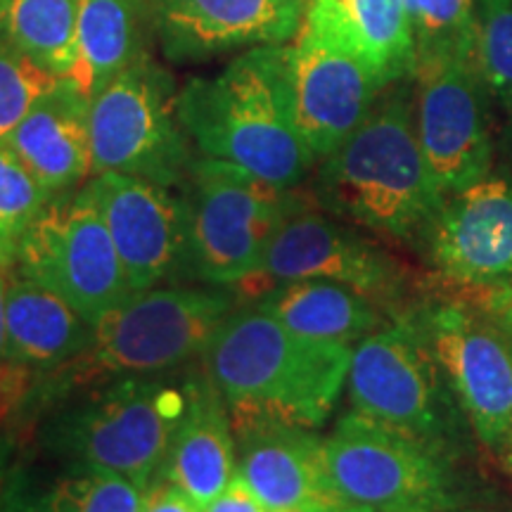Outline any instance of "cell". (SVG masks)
Here are the masks:
<instances>
[{
    "mask_svg": "<svg viewBox=\"0 0 512 512\" xmlns=\"http://www.w3.org/2000/svg\"><path fill=\"white\" fill-rule=\"evenodd\" d=\"M81 0H8L0 36L48 72L69 79L76 67Z\"/></svg>",
    "mask_w": 512,
    "mask_h": 512,
    "instance_id": "26",
    "label": "cell"
},
{
    "mask_svg": "<svg viewBox=\"0 0 512 512\" xmlns=\"http://www.w3.org/2000/svg\"><path fill=\"white\" fill-rule=\"evenodd\" d=\"M50 200L53 197L38 185L10 145L0 140V268L3 271L15 268L24 235Z\"/></svg>",
    "mask_w": 512,
    "mask_h": 512,
    "instance_id": "28",
    "label": "cell"
},
{
    "mask_svg": "<svg viewBox=\"0 0 512 512\" xmlns=\"http://www.w3.org/2000/svg\"><path fill=\"white\" fill-rule=\"evenodd\" d=\"M351 411L458 458L472 427L430 344L408 311L354 347L347 377Z\"/></svg>",
    "mask_w": 512,
    "mask_h": 512,
    "instance_id": "7",
    "label": "cell"
},
{
    "mask_svg": "<svg viewBox=\"0 0 512 512\" xmlns=\"http://www.w3.org/2000/svg\"><path fill=\"white\" fill-rule=\"evenodd\" d=\"M200 370H166L98 384L46 408L38 441L57 463L150 486L195 396Z\"/></svg>",
    "mask_w": 512,
    "mask_h": 512,
    "instance_id": "5",
    "label": "cell"
},
{
    "mask_svg": "<svg viewBox=\"0 0 512 512\" xmlns=\"http://www.w3.org/2000/svg\"><path fill=\"white\" fill-rule=\"evenodd\" d=\"M238 475V437L228 403L200 370L195 396L157 477L169 479L204 510Z\"/></svg>",
    "mask_w": 512,
    "mask_h": 512,
    "instance_id": "20",
    "label": "cell"
},
{
    "mask_svg": "<svg viewBox=\"0 0 512 512\" xmlns=\"http://www.w3.org/2000/svg\"><path fill=\"white\" fill-rule=\"evenodd\" d=\"M204 512H266V508L252 494V489L235 475L233 482L204 508Z\"/></svg>",
    "mask_w": 512,
    "mask_h": 512,
    "instance_id": "32",
    "label": "cell"
},
{
    "mask_svg": "<svg viewBox=\"0 0 512 512\" xmlns=\"http://www.w3.org/2000/svg\"><path fill=\"white\" fill-rule=\"evenodd\" d=\"M408 81L384 88L361 126L320 159L313 195L351 226L422 247L446 195L420 147Z\"/></svg>",
    "mask_w": 512,
    "mask_h": 512,
    "instance_id": "1",
    "label": "cell"
},
{
    "mask_svg": "<svg viewBox=\"0 0 512 512\" xmlns=\"http://www.w3.org/2000/svg\"><path fill=\"white\" fill-rule=\"evenodd\" d=\"M5 299H8V278L0 268V370L8 361V325H5Z\"/></svg>",
    "mask_w": 512,
    "mask_h": 512,
    "instance_id": "35",
    "label": "cell"
},
{
    "mask_svg": "<svg viewBox=\"0 0 512 512\" xmlns=\"http://www.w3.org/2000/svg\"><path fill=\"white\" fill-rule=\"evenodd\" d=\"M446 512H498V510H484V508H456V510H446Z\"/></svg>",
    "mask_w": 512,
    "mask_h": 512,
    "instance_id": "37",
    "label": "cell"
},
{
    "mask_svg": "<svg viewBox=\"0 0 512 512\" xmlns=\"http://www.w3.org/2000/svg\"><path fill=\"white\" fill-rule=\"evenodd\" d=\"M171 76L152 55L124 69L91 98L95 174H124L181 190L195 147L183 131Z\"/></svg>",
    "mask_w": 512,
    "mask_h": 512,
    "instance_id": "9",
    "label": "cell"
},
{
    "mask_svg": "<svg viewBox=\"0 0 512 512\" xmlns=\"http://www.w3.org/2000/svg\"><path fill=\"white\" fill-rule=\"evenodd\" d=\"M81 190L110 230L131 292L185 278L188 209L181 190L124 174H95Z\"/></svg>",
    "mask_w": 512,
    "mask_h": 512,
    "instance_id": "15",
    "label": "cell"
},
{
    "mask_svg": "<svg viewBox=\"0 0 512 512\" xmlns=\"http://www.w3.org/2000/svg\"><path fill=\"white\" fill-rule=\"evenodd\" d=\"M15 268L60 294L91 325L133 294L110 230L81 188L43 207Z\"/></svg>",
    "mask_w": 512,
    "mask_h": 512,
    "instance_id": "11",
    "label": "cell"
},
{
    "mask_svg": "<svg viewBox=\"0 0 512 512\" xmlns=\"http://www.w3.org/2000/svg\"><path fill=\"white\" fill-rule=\"evenodd\" d=\"M147 0H81L76 67L69 81L88 100L124 69L150 55Z\"/></svg>",
    "mask_w": 512,
    "mask_h": 512,
    "instance_id": "23",
    "label": "cell"
},
{
    "mask_svg": "<svg viewBox=\"0 0 512 512\" xmlns=\"http://www.w3.org/2000/svg\"><path fill=\"white\" fill-rule=\"evenodd\" d=\"M238 477L266 512H332L347 505L332 486L316 430L256 422L235 427Z\"/></svg>",
    "mask_w": 512,
    "mask_h": 512,
    "instance_id": "18",
    "label": "cell"
},
{
    "mask_svg": "<svg viewBox=\"0 0 512 512\" xmlns=\"http://www.w3.org/2000/svg\"><path fill=\"white\" fill-rule=\"evenodd\" d=\"M152 34L174 62L292 43L306 0H147Z\"/></svg>",
    "mask_w": 512,
    "mask_h": 512,
    "instance_id": "17",
    "label": "cell"
},
{
    "mask_svg": "<svg viewBox=\"0 0 512 512\" xmlns=\"http://www.w3.org/2000/svg\"><path fill=\"white\" fill-rule=\"evenodd\" d=\"M290 280H330L389 309L399 299L406 271L394 254L356 226L306 202L278 230L261 273L242 287L259 285L264 292Z\"/></svg>",
    "mask_w": 512,
    "mask_h": 512,
    "instance_id": "14",
    "label": "cell"
},
{
    "mask_svg": "<svg viewBox=\"0 0 512 512\" xmlns=\"http://www.w3.org/2000/svg\"><path fill=\"white\" fill-rule=\"evenodd\" d=\"M140 512H204L188 494H183L169 479H152L145 489L143 510Z\"/></svg>",
    "mask_w": 512,
    "mask_h": 512,
    "instance_id": "31",
    "label": "cell"
},
{
    "mask_svg": "<svg viewBox=\"0 0 512 512\" xmlns=\"http://www.w3.org/2000/svg\"><path fill=\"white\" fill-rule=\"evenodd\" d=\"M5 5H8V0H0V15H3V10H5Z\"/></svg>",
    "mask_w": 512,
    "mask_h": 512,
    "instance_id": "38",
    "label": "cell"
},
{
    "mask_svg": "<svg viewBox=\"0 0 512 512\" xmlns=\"http://www.w3.org/2000/svg\"><path fill=\"white\" fill-rule=\"evenodd\" d=\"M254 304L297 335L356 347L392 316L366 294L330 280H290L268 287Z\"/></svg>",
    "mask_w": 512,
    "mask_h": 512,
    "instance_id": "22",
    "label": "cell"
},
{
    "mask_svg": "<svg viewBox=\"0 0 512 512\" xmlns=\"http://www.w3.org/2000/svg\"><path fill=\"white\" fill-rule=\"evenodd\" d=\"M176 110L197 155L278 188H299L318 164L294 121L290 43L242 50L219 74L188 81Z\"/></svg>",
    "mask_w": 512,
    "mask_h": 512,
    "instance_id": "3",
    "label": "cell"
},
{
    "mask_svg": "<svg viewBox=\"0 0 512 512\" xmlns=\"http://www.w3.org/2000/svg\"><path fill=\"white\" fill-rule=\"evenodd\" d=\"M510 465H512V456H510Z\"/></svg>",
    "mask_w": 512,
    "mask_h": 512,
    "instance_id": "39",
    "label": "cell"
},
{
    "mask_svg": "<svg viewBox=\"0 0 512 512\" xmlns=\"http://www.w3.org/2000/svg\"><path fill=\"white\" fill-rule=\"evenodd\" d=\"M351 354L354 347L297 335L252 304L230 313L200 361L233 427L280 422L318 430L347 389Z\"/></svg>",
    "mask_w": 512,
    "mask_h": 512,
    "instance_id": "2",
    "label": "cell"
},
{
    "mask_svg": "<svg viewBox=\"0 0 512 512\" xmlns=\"http://www.w3.org/2000/svg\"><path fill=\"white\" fill-rule=\"evenodd\" d=\"M8 361L34 382L53 373L86 347L91 323L72 309L60 294L17 273L8 280L5 299Z\"/></svg>",
    "mask_w": 512,
    "mask_h": 512,
    "instance_id": "21",
    "label": "cell"
},
{
    "mask_svg": "<svg viewBox=\"0 0 512 512\" xmlns=\"http://www.w3.org/2000/svg\"><path fill=\"white\" fill-rule=\"evenodd\" d=\"M335 491L373 512H446L465 508L456 458L347 411L325 437Z\"/></svg>",
    "mask_w": 512,
    "mask_h": 512,
    "instance_id": "8",
    "label": "cell"
},
{
    "mask_svg": "<svg viewBox=\"0 0 512 512\" xmlns=\"http://www.w3.org/2000/svg\"><path fill=\"white\" fill-rule=\"evenodd\" d=\"M50 197L72 195L93 176L91 100L64 79L5 138Z\"/></svg>",
    "mask_w": 512,
    "mask_h": 512,
    "instance_id": "19",
    "label": "cell"
},
{
    "mask_svg": "<svg viewBox=\"0 0 512 512\" xmlns=\"http://www.w3.org/2000/svg\"><path fill=\"white\" fill-rule=\"evenodd\" d=\"M306 10L323 19L384 86L413 76L418 48L406 0H306Z\"/></svg>",
    "mask_w": 512,
    "mask_h": 512,
    "instance_id": "24",
    "label": "cell"
},
{
    "mask_svg": "<svg viewBox=\"0 0 512 512\" xmlns=\"http://www.w3.org/2000/svg\"><path fill=\"white\" fill-rule=\"evenodd\" d=\"M332 512H373V510L361 508V505H342V508H337V510H332Z\"/></svg>",
    "mask_w": 512,
    "mask_h": 512,
    "instance_id": "36",
    "label": "cell"
},
{
    "mask_svg": "<svg viewBox=\"0 0 512 512\" xmlns=\"http://www.w3.org/2000/svg\"><path fill=\"white\" fill-rule=\"evenodd\" d=\"M181 195L188 209L185 278L219 287L254 280L278 230L306 204L297 188H278L240 166L200 155Z\"/></svg>",
    "mask_w": 512,
    "mask_h": 512,
    "instance_id": "6",
    "label": "cell"
},
{
    "mask_svg": "<svg viewBox=\"0 0 512 512\" xmlns=\"http://www.w3.org/2000/svg\"><path fill=\"white\" fill-rule=\"evenodd\" d=\"M62 81L64 76L48 72L0 36V140L8 138L31 107Z\"/></svg>",
    "mask_w": 512,
    "mask_h": 512,
    "instance_id": "29",
    "label": "cell"
},
{
    "mask_svg": "<svg viewBox=\"0 0 512 512\" xmlns=\"http://www.w3.org/2000/svg\"><path fill=\"white\" fill-rule=\"evenodd\" d=\"M17 437L5 427H0V512H3L5 496H8V486L12 482V475H15L17 465Z\"/></svg>",
    "mask_w": 512,
    "mask_h": 512,
    "instance_id": "34",
    "label": "cell"
},
{
    "mask_svg": "<svg viewBox=\"0 0 512 512\" xmlns=\"http://www.w3.org/2000/svg\"><path fill=\"white\" fill-rule=\"evenodd\" d=\"M384 83L318 15L306 10L290 43V91L299 133L316 162L361 126Z\"/></svg>",
    "mask_w": 512,
    "mask_h": 512,
    "instance_id": "13",
    "label": "cell"
},
{
    "mask_svg": "<svg viewBox=\"0 0 512 512\" xmlns=\"http://www.w3.org/2000/svg\"><path fill=\"white\" fill-rule=\"evenodd\" d=\"M415 131L444 195L489 174L491 136L486 88L470 50L420 55L413 69Z\"/></svg>",
    "mask_w": 512,
    "mask_h": 512,
    "instance_id": "12",
    "label": "cell"
},
{
    "mask_svg": "<svg viewBox=\"0 0 512 512\" xmlns=\"http://www.w3.org/2000/svg\"><path fill=\"white\" fill-rule=\"evenodd\" d=\"M470 57L486 95L512 117V0H475Z\"/></svg>",
    "mask_w": 512,
    "mask_h": 512,
    "instance_id": "27",
    "label": "cell"
},
{
    "mask_svg": "<svg viewBox=\"0 0 512 512\" xmlns=\"http://www.w3.org/2000/svg\"><path fill=\"white\" fill-rule=\"evenodd\" d=\"M475 304L482 306L503 330L512 335V278L496 287H489V290H479Z\"/></svg>",
    "mask_w": 512,
    "mask_h": 512,
    "instance_id": "33",
    "label": "cell"
},
{
    "mask_svg": "<svg viewBox=\"0 0 512 512\" xmlns=\"http://www.w3.org/2000/svg\"><path fill=\"white\" fill-rule=\"evenodd\" d=\"M145 486L112 472L64 465L41 472L19 460L3 512H140Z\"/></svg>",
    "mask_w": 512,
    "mask_h": 512,
    "instance_id": "25",
    "label": "cell"
},
{
    "mask_svg": "<svg viewBox=\"0 0 512 512\" xmlns=\"http://www.w3.org/2000/svg\"><path fill=\"white\" fill-rule=\"evenodd\" d=\"M406 5L418 48L415 60L441 50H470L475 0H406Z\"/></svg>",
    "mask_w": 512,
    "mask_h": 512,
    "instance_id": "30",
    "label": "cell"
},
{
    "mask_svg": "<svg viewBox=\"0 0 512 512\" xmlns=\"http://www.w3.org/2000/svg\"><path fill=\"white\" fill-rule=\"evenodd\" d=\"M448 387L484 446L512 434V335L479 304L425 299L408 309Z\"/></svg>",
    "mask_w": 512,
    "mask_h": 512,
    "instance_id": "10",
    "label": "cell"
},
{
    "mask_svg": "<svg viewBox=\"0 0 512 512\" xmlns=\"http://www.w3.org/2000/svg\"><path fill=\"white\" fill-rule=\"evenodd\" d=\"M235 311V294L219 285H164L133 292L95 320L88 342L64 366L34 384L24 406L46 411L98 384L176 370L202 358Z\"/></svg>",
    "mask_w": 512,
    "mask_h": 512,
    "instance_id": "4",
    "label": "cell"
},
{
    "mask_svg": "<svg viewBox=\"0 0 512 512\" xmlns=\"http://www.w3.org/2000/svg\"><path fill=\"white\" fill-rule=\"evenodd\" d=\"M448 283L489 290L512 278V181L486 174L446 195L425 242Z\"/></svg>",
    "mask_w": 512,
    "mask_h": 512,
    "instance_id": "16",
    "label": "cell"
}]
</instances>
